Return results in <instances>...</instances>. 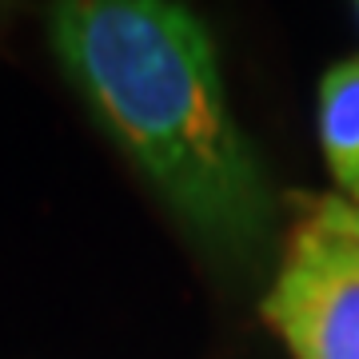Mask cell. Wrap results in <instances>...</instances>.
Instances as JSON below:
<instances>
[{
    "label": "cell",
    "instance_id": "6da1fadb",
    "mask_svg": "<svg viewBox=\"0 0 359 359\" xmlns=\"http://www.w3.org/2000/svg\"><path fill=\"white\" fill-rule=\"evenodd\" d=\"M48 36L68 84L172 216L216 256H256L271 192L200 16L180 0H56Z\"/></svg>",
    "mask_w": 359,
    "mask_h": 359
},
{
    "label": "cell",
    "instance_id": "7a4b0ae2",
    "mask_svg": "<svg viewBox=\"0 0 359 359\" xmlns=\"http://www.w3.org/2000/svg\"><path fill=\"white\" fill-rule=\"evenodd\" d=\"M259 311L292 359H359V244L304 219Z\"/></svg>",
    "mask_w": 359,
    "mask_h": 359
},
{
    "label": "cell",
    "instance_id": "3957f363",
    "mask_svg": "<svg viewBox=\"0 0 359 359\" xmlns=\"http://www.w3.org/2000/svg\"><path fill=\"white\" fill-rule=\"evenodd\" d=\"M320 144L339 196L359 204V56L332 65L320 80Z\"/></svg>",
    "mask_w": 359,
    "mask_h": 359
},
{
    "label": "cell",
    "instance_id": "277c9868",
    "mask_svg": "<svg viewBox=\"0 0 359 359\" xmlns=\"http://www.w3.org/2000/svg\"><path fill=\"white\" fill-rule=\"evenodd\" d=\"M308 224L323 231H335L351 244H359V204L347 196H311L308 200Z\"/></svg>",
    "mask_w": 359,
    "mask_h": 359
},
{
    "label": "cell",
    "instance_id": "5b68a950",
    "mask_svg": "<svg viewBox=\"0 0 359 359\" xmlns=\"http://www.w3.org/2000/svg\"><path fill=\"white\" fill-rule=\"evenodd\" d=\"M355 8H359V0H355Z\"/></svg>",
    "mask_w": 359,
    "mask_h": 359
}]
</instances>
